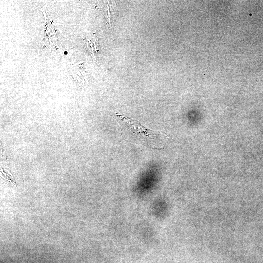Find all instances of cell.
I'll use <instances>...</instances> for the list:
<instances>
[{
    "instance_id": "cell-1",
    "label": "cell",
    "mask_w": 263,
    "mask_h": 263,
    "mask_svg": "<svg viewBox=\"0 0 263 263\" xmlns=\"http://www.w3.org/2000/svg\"><path fill=\"white\" fill-rule=\"evenodd\" d=\"M117 120L127 134V141L149 147L153 149H163L169 140L164 132L154 131L124 114L116 113Z\"/></svg>"
},
{
    "instance_id": "cell-2",
    "label": "cell",
    "mask_w": 263,
    "mask_h": 263,
    "mask_svg": "<svg viewBox=\"0 0 263 263\" xmlns=\"http://www.w3.org/2000/svg\"><path fill=\"white\" fill-rule=\"evenodd\" d=\"M70 73L71 76L76 81H78L79 78L80 80L84 79L83 74H81V71H83L82 68H80V65L73 64L70 67Z\"/></svg>"
}]
</instances>
